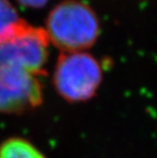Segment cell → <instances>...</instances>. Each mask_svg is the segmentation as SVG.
Returning a JSON list of instances; mask_svg holds the SVG:
<instances>
[{
  "mask_svg": "<svg viewBox=\"0 0 157 158\" xmlns=\"http://www.w3.org/2000/svg\"><path fill=\"white\" fill-rule=\"evenodd\" d=\"M45 31L50 43L61 52H79L95 44L100 27L89 5L78 0H65L49 12Z\"/></svg>",
  "mask_w": 157,
  "mask_h": 158,
  "instance_id": "7a4b0ae2",
  "label": "cell"
},
{
  "mask_svg": "<svg viewBox=\"0 0 157 158\" xmlns=\"http://www.w3.org/2000/svg\"><path fill=\"white\" fill-rule=\"evenodd\" d=\"M18 10L9 0H0V32L19 21Z\"/></svg>",
  "mask_w": 157,
  "mask_h": 158,
  "instance_id": "5b68a950",
  "label": "cell"
},
{
  "mask_svg": "<svg viewBox=\"0 0 157 158\" xmlns=\"http://www.w3.org/2000/svg\"><path fill=\"white\" fill-rule=\"evenodd\" d=\"M16 1L23 6H26V7L40 8L43 7L48 2V0H16Z\"/></svg>",
  "mask_w": 157,
  "mask_h": 158,
  "instance_id": "8992f818",
  "label": "cell"
},
{
  "mask_svg": "<svg viewBox=\"0 0 157 158\" xmlns=\"http://www.w3.org/2000/svg\"><path fill=\"white\" fill-rule=\"evenodd\" d=\"M102 81V69L84 51L61 52L53 73V85L68 102H83L95 95Z\"/></svg>",
  "mask_w": 157,
  "mask_h": 158,
  "instance_id": "3957f363",
  "label": "cell"
},
{
  "mask_svg": "<svg viewBox=\"0 0 157 158\" xmlns=\"http://www.w3.org/2000/svg\"><path fill=\"white\" fill-rule=\"evenodd\" d=\"M49 44L45 29L23 19L0 32V113L19 114L41 105Z\"/></svg>",
  "mask_w": 157,
  "mask_h": 158,
  "instance_id": "6da1fadb",
  "label": "cell"
},
{
  "mask_svg": "<svg viewBox=\"0 0 157 158\" xmlns=\"http://www.w3.org/2000/svg\"><path fill=\"white\" fill-rule=\"evenodd\" d=\"M0 158H46L42 152L22 138H9L0 145Z\"/></svg>",
  "mask_w": 157,
  "mask_h": 158,
  "instance_id": "277c9868",
  "label": "cell"
}]
</instances>
